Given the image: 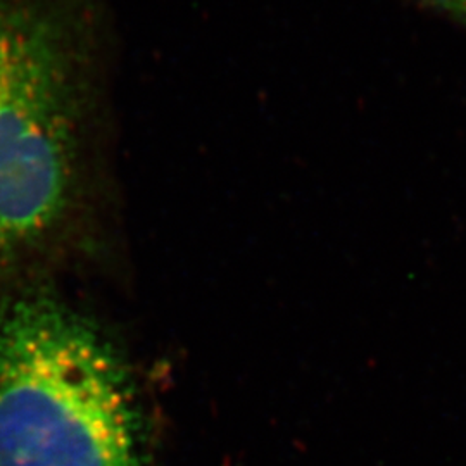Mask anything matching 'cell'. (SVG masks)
Wrapping results in <instances>:
<instances>
[{"instance_id":"6da1fadb","label":"cell","mask_w":466,"mask_h":466,"mask_svg":"<svg viewBox=\"0 0 466 466\" xmlns=\"http://www.w3.org/2000/svg\"><path fill=\"white\" fill-rule=\"evenodd\" d=\"M94 17L86 0H0V273L56 240L99 184Z\"/></svg>"},{"instance_id":"7a4b0ae2","label":"cell","mask_w":466,"mask_h":466,"mask_svg":"<svg viewBox=\"0 0 466 466\" xmlns=\"http://www.w3.org/2000/svg\"><path fill=\"white\" fill-rule=\"evenodd\" d=\"M127 367L99 329L44 294L0 308V466H140Z\"/></svg>"},{"instance_id":"3957f363","label":"cell","mask_w":466,"mask_h":466,"mask_svg":"<svg viewBox=\"0 0 466 466\" xmlns=\"http://www.w3.org/2000/svg\"><path fill=\"white\" fill-rule=\"evenodd\" d=\"M420 5L439 15L452 17L466 26V0H415Z\"/></svg>"}]
</instances>
